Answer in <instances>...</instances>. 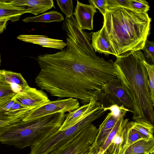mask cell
Returning <instances> with one entry per match:
<instances>
[{
	"instance_id": "obj_29",
	"label": "cell",
	"mask_w": 154,
	"mask_h": 154,
	"mask_svg": "<svg viewBox=\"0 0 154 154\" xmlns=\"http://www.w3.org/2000/svg\"><path fill=\"white\" fill-rule=\"evenodd\" d=\"M131 9L140 13L147 12L150 7L147 2L144 0H130Z\"/></svg>"
},
{
	"instance_id": "obj_32",
	"label": "cell",
	"mask_w": 154,
	"mask_h": 154,
	"mask_svg": "<svg viewBox=\"0 0 154 154\" xmlns=\"http://www.w3.org/2000/svg\"><path fill=\"white\" fill-rule=\"evenodd\" d=\"M90 5L98 9L103 16L107 11L106 0H90L88 1Z\"/></svg>"
},
{
	"instance_id": "obj_27",
	"label": "cell",
	"mask_w": 154,
	"mask_h": 154,
	"mask_svg": "<svg viewBox=\"0 0 154 154\" xmlns=\"http://www.w3.org/2000/svg\"><path fill=\"white\" fill-rule=\"evenodd\" d=\"M57 5L61 10L69 18L73 16V6L72 0H57Z\"/></svg>"
},
{
	"instance_id": "obj_22",
	"label": "cell",
	"mask_w": 154,
	"mask_h": 154,
	"mask_svg": "<svg viewBox=\"0 0 154 154\" xmlns=\"http://www.w3.org/2000/svg\"><path fill=\"white\" fill-rule=\"evenodd\" d=\"M64 20L63 16L60 13L56 11H51L36 16L27 17L22 20L26 23H51L54 22H60Z\"/></svg>"
},
{
	"instance_id": "obj_40",
	"label": "cell",
	"mask_w": 154,
	"mask_h": 154,
	"mask_svg": "<svg viewBox=\"0 0 154 154\" xmlns=\"http://www.w3.org/2000/svg\"><path fill=\"white\" fill-rule=\"evenodd\" d=\"M103 154H107V151L106 150L105 151Z\"/></svg>"
},
{
	"instance_id": "obj_5",
	"label": "cell",
	"mask_w": 154,
	"mask_h": 154,
	"mask_svg": "<svg viewBox=\"0 0 154 154\" xmlns=\"http://www.w3.org/2000/svg\"><path fill=\"white\" fill-rule=\"evenodd\" d=\"M106 112L100 103L93 102L76 124L66 130H57L48 134L30 146L31 151L29 154H48L63 147L73 141L82 131Z\"/></svg>"
},
{
	"instance_id": "obj_36",
	"label": "cell",
	"mask_w": 154,
	"mask_h": 154,
	"mask_svg": "<svg viewBox=\"0 0 154 154\" xmlns=\"http://www.w3.org/2000/svg\"><path fill=\"white\" fill-rule=\"evenodd\" d=\"M105 151L100 146L93 143L91 146L90 154H103Z\"/></svg>"
},
{
	"instance_id": "obj_20",
	"label": "cell",
	"mask_w": 154,
	"mask_h": 154,
	"mask_svg": "<svg viewBox=\"0 0 154 154\" xmlns=\"http://www.w3.org/2000/svg\"><path fill=\"white\" fill-rule=\"evenodd\" d=\"M154 153V140L146 141L142 139L127 146L123 154H150Z\"/></svg>"
},
{
	"instance_id": "obj_19",
	"label": "cell",
	"mask_w": 154,
	"mask_h": 154,
	"mask_svg": "<svg viewBox=\"0 0 154 154\" xmlns=\"http://www.w3.org/2000/svg\"><path fill=\"white\" fill-rule=\"evenodd\" d=\"M93 102L91 101L87 104H84L66 114L63 123L58 130H66L76 124L82 118Z\"/></svg>"
},
{
	"instance_id": "obj_6",
	"label": "cell",
	"mask_w": 154,
	"mask_h": 154,
	"mask_svg": "<svg viewBox=\"0 0 154 154\" xmlns=\"http://www.w3.org/2000/svg\"><path fill=\"white\" fill-rule=\"evenodd\" d=\"M79 107V102L77 99L69 98L50 101L30 110L22 120L24 121L32 120L56 113L69 112Z\"/></svg>"
},
{
	"instance_id": "obj_24",
	"label": "cell",
	"mask_w": 154,
	"mask_h": 154,
	"mask_svg": "<svg viewBox=\"0 0 154 154\" xmlns=\"http://www.w3.org/2000/svg\"><path fill=\"white\" fill-rule=\"evenodd\" d=\"M127 112H125L121 113L112 129L107 136L103 143L100 146L103 151L107 150L108 146L115 136L121 123L124 119V116Z\"/></svg>"
},
{
	"instance_id": "obj_41",
	"label": "cell",
	"mask_w": 154,
	"mask_h": 154,
	"mask_svg": "<svg viewBox=\"0 0 154 154\" xmlns=\"http://www.w3.org/2000/svg\"><path fill=\"white\" fill-rule=\"evenodd\" d=\"M1 56L0 54V66L1 65Z\"/></svg>"
},
{
	"instance_id": "obj_39",
	"label": "cell",
	"mask_w": 154,
	"mask_h": 154,
	"mask_svg": "<svg viewBox=\"0 0 154 154\" xmlns=\"http://www.w3.org/2000/svg\"><path fill=\"white\" fill-rule=\"evenodd\" d=\"M91 146L89 148L85 151L80 154H90Z\"/></svg>"
},
{
	"instance_id": "obj_8",
	"label": "cell",
	"mask_w": 154,
	"mask_h": 154,
	"mask_svg": "<svg viewBox=\"0 0 154 154\" xmlns=\"http://www.w3.org/2000/svg\"><path fill=\"white\" fill-rule=\"evenodd\" d=\"M101 90L112 105L124 107L133 113V104L124 89L120 81L117 78L103 84L101 87Z\"/></svg>"
},
{
	"instance_id": "obj_4",
	"label": "cell",
	"mask_w": 154,
	"mask_h": 154,
	"mask_svg": "<svg viewBox=\"0 0 154 154\" xmlns=\"http://www.w3.org/2000/svg\"><path fill=\"white\" fill-rule=\"evenodd\" d=\"M60 125L56 114L32 120H21L0 130V142L22 149L30 146L48 134L58 130Z\"/></svg>"
},
{
	"instance_id": "obj_13",
	"label": "cell",
	"mask_w": 154,
	"mask_h": 154,
	"mask_svg": "<svg viewBox=\"0 0 154 154\" xmlns=\"http://www.w3.org/2000/svg\"><path fill=\"white\" fill-rule=\"evenodd\" d=\"M129 119H124L121 123L107 149V154H123L127 147V128Z\"/></svg>"
},
{
	"instance_id": "obj_30",
	"label": "cell",
	"mask_w": 154,
	"mask_h": 154,
	"mask_svg": "<svg viewBox=\"0 0 154 154\" xmlns=\"http://www.w3.org/2000/svg\"><path fill=\"white\" fill-rule=\"evenodd\" d=\"M107 11L108 10L123 8L131 9L130 0H106Z\"/></svg>"
},
{
	"instance_id": "obj_9",
	"label": "cell",
	"mask_w": 154,
	"mask_h": 154,
	"mask_svg": "<svg viewBox=\"0 0 154 154\" xmlns=\"http://www.w3.org/2000/svg\"><path fill=\"white\" fill-rule=\"evenodd\" d=\"M62 26L67 36L73 39L87 55L97 56L91 45L92 34L80 29L74 17H66Z\"/></svg>"
},
{
	"instance_id": "obj_12",
	"label": "cell",
	"mask_w": 154,
	"mask_h": 154,
	"mask_svg": "<svg viewBox=\"0 0 154 154\" xmlns=\"http://www.w3.org/2000/svg\"><path fill=\"white\" fill-rule=\"evenodd\" d=\"M14 6L25 7L27 13L37 15L55 8L53 0H14L9 1Z\"/></svg>"
},
{
	"instance_id": "obj_11",
	"label": "cell",
	"mask_w": 154,
	"mask_h": 154,
	"mask_svg": "<svg viewBox=\"0 0 154 154\" xmlns=\"http://www.w3.org/2000/svg\"><path fill=\"white\" fill-rule=\"evenodd\" d=\"M97 12L96 8L91 5L85 4L77 0V4L73 15L81 30L93 29V19Z\"/></svg>"
},
{
	"instance_id": "obj_34",
	"label": "cell",
	"mask_w": 154,
	"mask_h": 154,
	"mask_svg": "<svg viewBox=\"0 0 154 154\" xmlns=\"http://www.w3.org/2000/svg\"><path fill=\"white\" fill-rule=\"evenodd\" d=\"M14 96H9L0 98V109L7 103ZM0 120H7L5 115L0 111Z\"/></svg>"
},
{
	"instance_id": "obj_18",
	"label": "cell",
	"mask_w": 154,
	"mask_h": 154,
	"mask_svg": "<svg viewBox=\"0 0 154 154\" xmlns=\"http://www.w3.org/2000/svg\"><path fill=\"white\" fill-rule=\"evenodd\" d=\"M120 116H116L111 112L107 114L99 126L98 133L94 143L100 146L102 145L115 125Z\"/></svg>"
},
{
	"instance_id": "obj_23",
	"label": "cell",
	"mask_w": 154,
	"mask_h": 154,
	"mask_svg": "<svg viewBox=\"0 0 154 154\" xmlns=\"http://www.w3.org/2000/svg\"><path fill=\"white\" fill-rule=\"evenodd\" d=\"M131 122L142 139L146 141L154 140L153 125L145 122Z\"/></svg>"
},
{
	"instance_id": "obj_14",
	"label": "cell",
	"mask_w": 154,
	"mask_h": 154,
	"mask_svg": "<svg viewBox=\"0 0 154 154\" xmlns=\"http://www.w3.org/2000/svg\"><path fill=\"white\" fill-rule=\"evenodd\" d=\"M17 38L19 40L34 44L39 45L42 47L59 49L62 50L67 45L63 40L50 38L46 35H21Z\"/></svg>"
},
{
	"instance_id": "obj_43",
	"label": "cell",
	"mask_w": 154,
	"mask_h": 154,
	"mask_svg": "<svg viewBox=\"0 0 154 154\" xmlns=\"http://www.w3.org/2000/svg\"><path fill=\"white\" fill-rule=\"evenodd\" d=\"M150 154H154V153Z\"/></svg>"
},
{
	"instance_id": "obj_26",
	"label": "cell",
	"mask_w": 154,
	"mask_h": 154,
	"mask_svg": "<svg viewBox=\"0 0 154 154\" xmlns=\"http://www.w3.org/2000/svg\"><path fill=\"white\" fill-rule=\"evenodd\" d=\"M141 139L142 138L139 133L134 128L131 122H128L127 128L126 140L127 146L131 145Z\"/></svg>"
},
{
	"instance_id": "obj_38",
	"label": "cell",
	"mask_w": 154,
	"mask_h": 154,
	"mask_svg": "<svg viewBox=\"0 0 154 154\" xmlns=\"http://www.w3.org/2000/svg\"><path fill=\"white\" fill-rule=\"evenodd\" d=\"M10 124V123L6 120H0V130Z\"/></svg>"
},
{
	"instance_id": "obj_15",
	"label": "cell",
	"mask_w": 154,
	"mask_h": 154,
	"mask_svg": "<svg viewBox=\"0 0 154 154\" xmlns=\"http://www.w3.org/2000/svg\"><path fill=\"white\" fill-rule=\"evenodd\" d=\"M91 45L95 52L106 55L116 54L108 39L104 27L98 31L93 32Z\"/></svg>"
},
{
	"instance_id": "obj_17",
	"label": "cell",
	"mask_w": 154,
	"mask_h": 154,
	"mask_svg": "<svg viewBox=\"0 0 154 154\" xmlns=\"http://www.w3.org/2000/svg\"><path fill=\"white\" fill-rule=\"evenodd\" d=\"M25 13L26 8L13 5L9 1L0 0V19L10 18L12 21H17Z\"/></svg>"
},
{
	"instance_id": "obj_25",
	"label": "cell",
	"mask_w": 154,
	"mask_h": 154,
	"mask_svg": "<svg viewBox=\"0 0 154 154\" xmlns=\"http://www.w3.org/2000/svg\"><path fill=\"white\" fill-rule=\"evenodd\" d=\"M142 62L145 66L148 76V85L152 101L154 103V65L148 63L145 57L142 60Z\"/></svg>"
},
{
	"instance_id": "obj_42",
	"label": "cell",
	"mask_w": 154,
	"mask_h": 154,
	"mask_svg": "<svg viewBox=\"0 0 154 154\" xmlns=\"http://www.w3.org/2000/svg\"><path fill=\"white\" fill-rule=\"evenodd\" d=\"M6 19V18H1V19H0V20H3L4 19Z\"/></svg>"
},
{
	"instance_id": "obj_3",
	"label": "cell",
	"mask_w": 154,
	"mask_h": 154,
	"mask_svg": "<svg viewBox=\"0 0 154 154\" xmlns=\"http://www.w3.org/2000/svg\"><path fill=\"white\" fill-rule=\"evenodd\" d=\"M114 62L117 78L134 106L132 119L154 126V103L151 98L146 69L142 62L144 57L141 50L122 57Z\"/></svg>"
},
{
	"instance_id": "obj_16",
	"label": "cell",
	"mask_w": 154,
	"mask_h": 154,
	"mask_svg": "<svg viewBox=\"0 0 154 154\" xmlns=\"http://www.w3.org/2000/svg\"><path fill=\"white\" fill-rule=\"evenodd\" d=\"M0 82L11 85L17 93L29 86L20 73L5 69L0 70Z\"/></svg>"
},
{
	"instance_id": "obj_21",
	"label": "cell",
	"mask_w": 154,
	"mask_h": 154,
	"mask_svg": "<svg viewBox=\"0 0 154 154\" xmlns=\"http://www.w3.org/2000/svg\"><path fill=\"white\" fill-rule=\"evenodd\" d=\"M30 110L29 109L15 101L11 108L4 114L7 120L11 124L22 120Z\"/></svg>"
},
{
	"instance_id": "obj_37",
	"label": "cell",
	"mask_w": 154,
	"mask_h": 154,
	"mask_svg": "<svg viewBox=\"0 0 154 154\" xmlns=\"http://www.w3.org/2000/svg\"><path fill=\"white\" fill-rule=\"evenodd\" d=\"M10 18H7L0 20V34L2 33L6 29L7 23Z\"/></svg>"
},
{
	"instance_id": "obj_7",
	"label": "cell",
	"mask_w": 154,
	"mask_h": 154,
	"mask_svg": "<svg viewBox=\"0 0 154 154\" xmlns=\"http://www.w3.org/2000/svg\"><path fill=\"white\" fill-rule=\"evenodd\" d=\"M98 132V128L91 124L72 142L48 154H80L91 146Z\"/></svg>"
},
{
	"instance_id": "obj_33",
	"label": "cell",
	"mask_w": 154,
	"mask_h": 154,
	"mask_svg": "<svg viewBox=\"0 0 154 154\" xmlns=\"http://www.w3.org/2000/svg\"><path fill=\"white\" fill-rule=\"evenodd\" d=\"M104 110L107 111L110 110L113 114L116 116H119L121 114L125 112H129V111L123 106H119L116 104L112 105L107 107H104Z\"/></svg>"
},
{
	"instance_id": "obj_35",
	"label": "cell",
	"mask_w": 154,
	"mask_h": 154,
	"mask_svg": "<svg viewBox=\"0 0 154 154\" xmlns=\"http://www.w3.org/2000/svg\"><path fill=\"white\" fill-rule=\"evenodd\" d=\"M14 96L12 97L9 101L3 105L0 109L1 112L4 115V113L7 111L15 103V101L14 100Z\"/></svg>"
},
{
	"instance_id": "obj_2",
	"label": "cell",
	"mask_w": 154,
	"mask_h": 154,
	"mask_svg": "<svg viewBox=\"0 0 154 154\" xmlns=\"http://www.w3.org/2000/svg\"><path fill=\"white\" fill-rule=\"evenodd\" d=\"M103 17V26L116 57L141 50L150 33L147 12L119 8L108 10Z\"/></svg>"
},
{
	"instance_id": "obj_28",
	"label": "cell",
	"mask_w": 154,
	"mask_h": 154,
	"mask_svg": "<svg viewBox=\"0 0 154 154\" xmlns=\"http://www.w3.org/2000/svg\"><path fill=\"white\" fill-rule=\"evenodd\" d=\"M141 50L144 51L143 54L146 61L152 63H154V43L147 39Z\"/></svg>"
},
{
	"instance_id": "obj_10",
	"label": "cell",
	"mask_w": 154,
	"mask_h": 154,
	"mask_svg": "<svg viewBox=\"0 0 154 154\" xmlns=\"http://www.w3.org/2000/svg\"><path fill=\"white\" fill-rule=\"evenodd\" d=\"M14 98L16 102L30 110L50 101L42 90H38L29 86L17 93Z\"/></svg>"
},
{
	"instance_id": "obj_31",
	"label": "cell",
	"mask_w": 154,
	"mask_h": 154,
	"mask_svg": "<svg viewBox=\"0 0 154 154\" xmlns=\"http://www.w3.org/2000/svg\"><path fill=\"white\" fill-rule=\"evenodd\" d=\"M17 93L11 85L0 82V98L14 96Z\"/></svg>"
},
{
	"instance_id": "obj_1",
	"label": "cell",
	"mask_w": 154,
	"mask_h": 154,
	"mask_svg": "<svg viewBox=\"0 0 154 154\" xmlns=\"http://www.w3.org/2000/svg\"><path fill=\"white\" fill-rule=\"evenodd\" d=\"M62 50L36 58L41 70L35 83L51 96L79 99L84 104L98 101L104 83L117 78L114 62L92 57L71 38Z\"/></svg>"
}]
</instances>
